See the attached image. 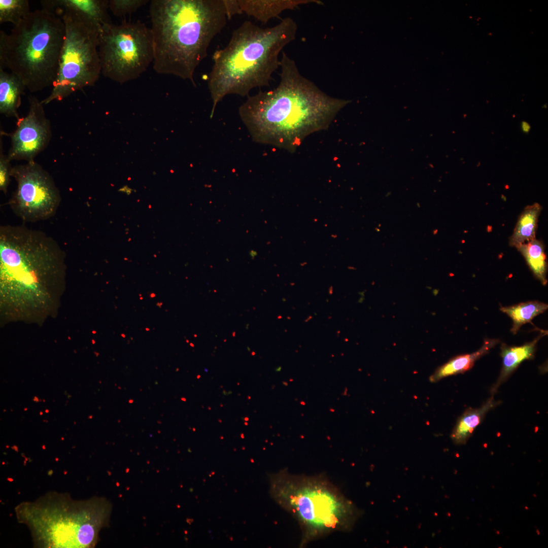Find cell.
Wrapping results in <instances>:
<instances>
[{
	"mask_svg": "<svg viewBox=\"0 0 548 548\" xmlns=\"http://www.w3.org/2000/svg\"><path fill=\"white\" fill-rule=\"evenodd\" d=\"M279 67L278 85L248 96L238 114L255 142L293 152L306 136L328 128L351 100L322 91L300 74L284 52Z\"/></svg>",
	"mask_w": 548,
	"mask_h": 548,
	"instance_id": "cell-1",
	"label": "cell"
},
{
	"mask_svg": "<svg viewBox=\"0 0 548 548\" xmlns=\"http://www.w3.org/2000/svg\"><path fill=\"white\" fill-rule=\"evenodd\" d=\"M65 254L45 232L24 225L0 227V289L9 317H43L64 288Z\"/></svg>",
	"mask_w": 548,
	"mask_h": 548,
	"instance_id": "cell-2",
	"label": "cell"
},
{
	"mask_svg": "<svg viewBox=\"0 0 548 548\" xmlns=\"http://www.w3.org/2000/svg\"><path fill=\"white\" fill-rule=\"evenodd\" d=\"M153 67L190 80L228 20L223 0H153L149 8Z\"/></svg>",
	"mask_w": 548,
	"mask_h": 548,
	"instance_id": "cell-3",
	"label": "cell"
},
{
	"mask_svg": "<svg viewBox=\"0 0 548 548\" xmlns=\"http://www.w3.org/2000/svg\"><path fill=\"white\" fill-rule=\"evenodd\" d=\"M297 30L291 17L266 28L245 21L234 30L227 45L212 56L208 78L213 103L211 118L226 95L248 96L253 88L269 86L280 66V53L295 39Z\"/></svg>",
	"mask_w": 548,
	"mask_h": 548,
	"instance_id": "cell-4",
	"label": "cell"
},
{
	"mask_svg": "<svg viewBox=\"0 0 548 548\" xmlns=\"http://www.w3.org/2000/svg\"><path fill=\"white\" fill-rule=\"evenodd\" d=\"M269 478L272 498L300 526L301 547L335 532L350 531L362 515L324 474H295L285 469Z\"/></svg>",
	"mask_w": 548,
	"mask_h": 548,
	"instance_id": "cell-5",
	"label": "cell"
},
{
	"mask_svg": "<svg viewBox=\"0 0 548 548\" xmlns=\"http://www.w3.org/2000/svg\"><path fill=\"white\" fill-rule=\"evenodd\" d=\"M112 505L103 497L73 499L67 493L46 494L15 508L18 522L30 531L38 547L89 548L108 525Z\"/></svg>",
	"mask_w": 548,
	"mask_h": 548,
	"instance_id": "cell-6",
	"label": "cell"
},
{
	"mask_svg": "<svg viewBox=\"0 0 548 548\" xmlns=\"http://www.w3.org/2000/svg\"><path fill=\"white\" fill-rule=\"evenodd\" d=\"M65 34L62 18L54 13L31 12L9 33L0 31V69L9 70L31 92L52 87Z\"/></svg>",
	"mask_w": 548,
	"mask_h": 548,
	"instance_id": "cell-7",
	"label": "cell"
},
{
	"mask_svg": "<svg viewBox=\"0 0 548 548\" xmlns=\"http://www.w3.org/2000/svg\"><path fill=\"white\" fill-rule=\"evenodd\" d=\"M61 15L65 28L64 41L57 76L50 94L41 100L43 105L93 86L101 74L98 28L76 13Z\"/></svg>",
	"mask_w": 548,
	"mask_h": 548,
	"instance_id": "cell-8",
	"label": "cell"
},
{
	"mask_svg": "<svg viewBox=\"0 0 548 548\" xmlns=\"http://www.w3.org/2000/svg\"><path fill=\"white\" fill-rule=\"evenodd\" d=\"M101 74L123 84L138 79L153 63L150 27L140 21L104 25L98 36Z\"/></svg>",
	"mask_w": 548,
	"mask_h": 548,
	"instance_id": "cell-9",
	"label": "cell"
},
{
	"mask_svg": "<svg viewBox=\"0 0 548 548\" xmlns=\"http://www.w3.org/2000/svg\"><path fill=\"white\" fill-rule=\"evenodd\" d=\"M17 185L9 201L10 208L23 222H36L52 217L61 201L59 191L50 175L34 161L12 167Z\"/></svg>",
	"mask_w": 548,
	"mask_h": 548,
	"instance_id": "cell-10",
	"label": "cell"
},
{
	"mask_svg": "<svg viewBox=\"0 0 548 548\" xmlns=\"http://www.w3.org/2000/svg\"><path fill=\"white\" fill-rule=\"evenodd\" d=\"M28 101L27 114L17 120L15 130L9 134L11 145L7 156L11 161H34L51 140L50 122L46 116L41 101L34 96H29Z\"/></svg>",
	"mask_w": 548,
	"mask_h": 548,
	"instance_id": "cell-11",
	"label": "cell"
},
{
	"mask_svg": "<svg viewBox=\"0 0 548 548\" xmlns=\"http://www.w3.org/2000/svg\"><path fill=\"white\" fill-rule=\"evenodd\" d=\"M42 9L56 15L65 12L76 13L94 24L99 29L111 23L108 14L109 0H43Z\"/></svg>",
	"mask_w": 548,
	"mask_h": 548,
	"instance_id": "cell-12",
	"label": "cell"
},
{
	"mask_svg": "<svg viewBox=\"0 0 548 548\" xmlns=\"http://www.w3.org/2000/svg\"><path fill=\"white\" fill-rule=\"evenodd\" d=\"M242 13L265 24L282 12L308 4H322L318 0H238Z\"/></svg>",
	"mask_w": 548,
	"mask_h": 548,
	"instance_id": "cell-13",
	"label": "cell"
},
{
	"mask_svg": "<svg viewBox=\"0 0 548 548\" xmlns=\"http://www.w3.org/2000/svg\"><path fill=\"white\" fill-rule=\"evenodd\" d=\"M546 334L547 331L542 330L532 341L521 346L510 347L502 345L501 348L502 367L497 381L491 388L492 395L497 392L499 387L507 380L522 362L533 357L537 343Z\"/></svg>",
	"mask_w": 548,
	"mask_h": 548,
	"instance_id": "cell-14",
	"label": "cell"
},
{
	"mask_svg": "<svg viewBox=\"0 0 548 548\" xmlns=\"http://www.w3.org/2000/svg\"><path fill=\"white\" fill-rule=\"evenodd\" d=\"M26 87L15 74L0 69V113L7 117L19 119L18 110Z\"/></svg>",
	"mask_w": 548,
	"mask_h": 548,
	"instance_id": "cell-15",
	"label": "cell"
},
{
	"mask_svg": "<svg viewBox=\"0 0 548 548\" xmlns=\"http://www.w3.org/2000/svg\"><path fill=\"white\" fill-rule=\"evenodd\" d=\"M500 402L492 395L481 407H468L460 416L453 430L451 436L454 442L457 444L465 443L486 414Z\"/></svg>",
	"mask_w": 548,
	"mask_h": 548,
	"instance_id": "cell-16",
	"label": "cell"
},
{
	"mask_svg": "<svg viewBox=\"0 0 548 548\" xmlns=\"http://www.w3.org/2000/svg\"><path fill=\"white\" fill-rule=\"evenodd\" d=\"M499 341L497 339H486L482 347L476 352L452 358L436 370L430 377V382H436L446 376L463 373L469 370L477 359L489 353Z\"/></svg>",
	"mask_w": 548,
	"mask_h": 548,
	"instance_id": "cell-17",
	"label": "cell"
},
{
	"mask_svg": "<svg viewBox=\"0 0 548 548\" xmlns=\"http://www.w3.org/2000/svg\"><path fill=\"white\" fill-rule=\"evenodd\" d=\"M541 210L542 206L537 202L525 208L509 238L510 246L518 248L535 238L538 217Z\"/></svg>",
	"mask_w": 548,
	"mask_h": 548,
	"instance_id": "cell-18",
	"label": "cell"
},
{
	"mask_svg": "<svg viewBox=\"0 0 548 548\" xmlns=\"http://www.w3.org/2000/svg\"><path fill=\"white\" fill-rule=\"evenodd\" d=\"M517 249L524 256L536 278L543 285H546L547 268L542 242L535 238Z\"/></svg>",
	"mask_w": 548,
	"mask_h": 548,
	"instance_id": "cell-19",
	"label": "cell"
},
{
	"mask_svg": "<svg viewBox=\"0 0 548 548\" xmlns=\"http://www.w3.org/2000/svg\"><path fill=\"white\" fill-rule=\"evenodd\" d=\"M548 308L546 303L531 301L522 302L516 305L500 307V310L507 314L512 320L511 331L516 334L522 326L531 323L536 316L543 313Z\"/></svg>",
	"mask_w": 548,
	"mask_h": 548,
	"instance_id": "cell-20",
	"label": "cell"
},
{
	"mask_svg": "<svg viewBox=\"0 0 548 548\" xmlns=\"http://www.w3.org/2000/svg\"><path fill=\"white\" fill-rule=\"evenodd\" d=\"M31 11L27 0H0V23L18 24Z\"/></svg>",
	"mask_w": 548,
	"mask_h": 548,
	"instance_id": "cell-21",
	"label": "cell"
},
{
	"mask_svg": "<svg viewBox=\"0 0 548 548\" xmlns=\"http://www.w3.org/2000/svg\"><path fill=\"white\" fill-rule=\"evenodd\" d=\"M148 0H109V8L117 17L130 14L148 3Z\"/></svg>",
	"mask_w": 548,
	"mask_h": 548,
	"instance_id": "cell-22",
	"label": "cell"
},
{
	"mask_svg": "<svg viewBox=\"0 0 548 548\" xmlns=\"http://www.w3.org/2000/svg\"><path fill=\"white\" fill-rule=\"evenodd\" d=\"M0 149V190L4 193L7 194L8 187L10 182L11 166V161L7 155L4 154L2 140H1Z\"/></svg>",
	"mask_w": 548,
	"mask_h": 548,
	"instance_id": "cell-23",
	"label": "cell"
},
{
	"mask_svg": "<svg viewBox=\"0 0 548 548\" xmlns=\"http://www.w3.org/2000/svg\"><path fill=\"white\" fill-rule=\"evenodd\" d=\"M223 1L228 20L235 15L243 14L238 0H223Z\"/></svg>",
	"mask_w": 548,
	"mask_h": 548,
	"instance_id": "cell-24",
	"label": "cell"
},
{
	"mask_svg": "<svg viewBox=\"0 0 548 548\" xmlns=\"http://www.w3.org/2000/svg\"><path fill=\"white\" fill-rule=\"evenodd\" d=\"M531 129L530 125L526 121H522L521 123V129L523 132L527 133Z\"/></svg>",
	"mask_w": 548,
	"mask_h": 548,
	"instance_id": "cell-25",
	"label": "cell"
},
{
	"mask_svg": "<svg viewBox=\"0 0 548 548\" xmlns=\"http://www.w3.org/2000/svg\"><path fill=\"white\" fill-rule=\"evenodd\" d=\"M119 191L121 192H124L127 195H129L131 193L132 190L127 186H123L122 188L119 189Z\"/></svg>",
	"mask_w": 548,
	"mask_h": 548,
	"instance_id": "cell-26",
	"label": "cell"
},
{
	"mask_svg": "<svg viewBox=\"0 0 548 548\" xmlns=\"http://www.w3.org/2000/svg\"><path fill=\"white\" fill-rule=\"evenodd\" d=\"M249 254L252 259H254L255 257L257 255V252L256 251L254 250L250 251Z\"/></svg>",
	"mask_w": 548,
	"mask_h": 548,
	"instance_id": "cell-27",
	"label": "cell"
},
{
	"mask_svg": "<svg viewBox=\"0 0 548 548\" xmlns=\"http://www.w3.org/2000/svg\"><path fill=\"white\" fill-rule=\"evenodd\" d=\"M282 367L281 366L278 367L276 369V371H280L281 370Z\"/></svg>",
	"mask_w": 548,
	"mask_h": 548,
	"instance_id": "cell-28",
	"label": "cell"
},
{
	"mask_svg": "<svg viewBox=\"0 0 548 548\" xmlns=\"http://www.w3.org/2000/svg\"><path fill=\"white\" fill-rule=\"evenodd\" d=\"M248 420H249V419H248V418H245V421H248Z\"/></svg>",
	"mask_w": 548,
	"mask_h": 548,
	"instance_id": "cell-29",
	"label": "cell"
},
{
	"mask_svg": "<svg viewBox=\"0 0 548 548\" xmlns=\"http://www.w3.org/2000/svg\"><path fill=\"white\" fill-rule=\"evenodd\" d=\"M154 296H155L154 294H152L151 297H154Z\"/></svg>",
	"mask_w": 548,
	"mask_h": 548,
	"instance_id": "cell-30",
	"label": "cell"
},
{
	"mask_svg": "<svg viewBox=\"0 0 548 548\" xmlns=\"http://www.w3.org/2000/svg\"><path fill=\"white\" fill-rule=\"evenodd\" d=\"M45 412H46V413H48V409H46V410H45Z\"/></svg>",
	"mask_w": 548,
	"mask_h": 548,
	"instance_id": "cell-31",
	"label": "cell"
},
{
	"mask_svg": "<svg viewBox=\"0 0 548 548\" xmlns=\"http://www.w3.org/2000/svg\"><path fill=\"white\" fill-rule=\"evenodd\" d=\"M190 345L192 347H194V345L192 344H190Z\"/></svg>",
	"mask_w": 548,
	"mask_h": 548,
	"instance_id": "cell-32",
	"label": "cell"
},
{
	"mask_svg": "<svg viewBox=\"0 0 548 548\" xmlns=\"http://www.w3.org/2000/svg\"><path fill=\"white\" fill-rule=\"evenodd\" d=\"M255 355V353H254V352H252V355Z\"/></svg>",
	"mask_w": 548,
	"mask_h": 548,
	"instance_id": "cell-33",
	"label": "cell"
},
{
	"mask_svg": "<svg viewBox=\"0 0 548 548\" xmlns=\"http://www.w3.org/2000/svg\"><path fill=\"white\" fill-rule=\"evenodd\" d=\"M247 348L248 349V351H250V350L249 348L248 347Z\"/></svg>",
	"mask_w": 548,
	"mask_h": 548,
	"instance_id": "cell-34",
	"label": "cell"
},
{
	"mask_svg": "<svg viewBox=\"0 0 548 548\" xmlns=\"http://www.w3.org/2000/svg\"><path fill=\"white\" fill-rule=\"evenodd\" d=\"M245 424L247 425H248V423H247V422H245Z\"/></svg>",
	"mask_w": 548,
	"mask_h": 548,
	"instance_id": "cell-35",
	"label": "cell"
},
{
	"mask_svg": "<svg viewBox=\"0 0 548 548\" xmlns=\"http://www.w3.org/2000/svg\"><path fill=\"white\" fill-rule=\"evenodd\" d=\"M199 378H200V375H199L197 376V378L199 379Z\"/></svg>",
	"mask_w": 548,
	"mask_h": 548,
	"instance_id": "cell-36",
	"label": "cell"
},
{
	"mask_svg": "<svg viewBox=\"0 0 548 548\" xmlns=\"http://www.w3.org/2000/svg\"><path fill=\"white\" fill-rule=\"evenodd\" d=\"M185 399V398H182V400H183L185 401V400H186V399Z\"/></svg>",
	"mask_w": 548,
	"mask_h": 548,
	"instance_id": "cell-37",
	"label": "cell"
},
{
	"mask_svg": "<svg viewBox=\"0 0 548 548\" xmlns=\"http://www.w3.org/2000/svg\"><path fill=\"white\" fill-rule=\"evenodd\" d=\"M40 414H41V415H42V412H41V413H40Z\"/></svg>",
	"mask_w": 548,
	"mask_h": 548,
	"instance_id": "cell-38",
	"label": "cell"
}]
</instances>
